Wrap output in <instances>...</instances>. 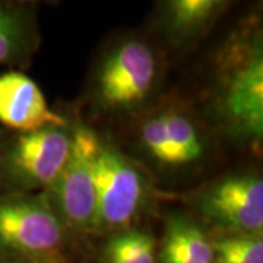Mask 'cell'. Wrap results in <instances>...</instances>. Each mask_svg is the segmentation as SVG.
<instances>
[{
    "label": "cell",
    "mask_w": 263,
    "mask_h": 263,
    "mask_svg": "<svg viewBox=\"0 0 263 263\" xmlns=\"http://www.w3.org/2000/svg\"><path fill=\"white\" fill-rule=\"evenodd\" d=\"M100 138L85 124L73 126L72 148L63 168L43 192L66 231L94 234L97 157Z\"/></svg>",
    "instance_id": "5b68a950"
},
{
    "label": "cell",
    "mask_w": 263,
    "mask_h": 263,
    "mask_svg": "<svg viewBox=\"0 0 263 263\" xmlns=\"http://www.w3.org/2000/svg\"><path fill=\"white\" fill-rule=\"evenodd\" d=\"M196 205L218 235H263V179L256 171H237L212 181Z\"/></svg>",
    "instance_id": "8992f818"
},
{
    "label": "cell",
    "mask_w": 263,
    "mask_h": 263,
    "mask_svg": "<svg viewBox=\"0 0 263 263\" xmlns=\"http://www.w3.org/2000/svg\"><path fill=\"white\" fill-rule=\"evenodd\" d=\"M0 123L19 133L70 124L48 105L37 82L18 70L0 75Z\"/></svg>",
    "instance_id": "9c48e42d"
},
{
    "label": "cell",
    "mask_w": 263,
    "mask_h": 263,
    "mask_svg": "<svg viewBox=\"0 0 263 263\" xmlns=\"http://www.w3.org/2000/svg\"><path fill=\"white\" fill-rule=\"evenodd\" d=\"M211 105L219 127L237 143L263 138V22L254 9L228 31L212 60Z\"/></svg>",
    "instance_id": "6da1fadb"
},
{
    "label": "cell",
    "mask_w": 263,
    "mask_h": 263,
    "mask_svg": "<svg viewBox=\"0 0 263 263\" xmlns=\"http://www.w3.org/2000/svg\"><path fill=\"white\" fill-rule=\"evenodd\" d=\"M212 247V263H263V235H218Z\"/></svg>",
    "instance_id": "9a60e30c"
},
{
    "label": "cell",
    "mask_w": 263,
    "mask_h": 263,
    "mask_svg": "<svg viewBox=\"0 0 263 263\" xmlns=\"http://www.w3.org/2000/svg\"><path fill=\"white\" fill-rule=\"evenodd\" d=\"M212 237L196 219L173 214L165 221L158 263H212Z\"/></svg>",
    "instance_id": "30bf717a"
},
{
    "label": "cell",
    "mask_w": 263,
    "mask_h": 263,
    "mask_svg": "<svg viewBox=\"0 0 263 263\" xmlns=\"http://www.w3.org/2000/svg\"><path fill=\"white\" fill-rule=\"evenodd\" d=\"M40 44L28 6L0 0V65H27Z\"/></svg>",
    "instance_id": "8fae6325"
},
{
    "label": "cell",
    "mask_w": 263,
    "mask_h": 263,
    "mask_svg": "<svg viewBox=\"0 0 263 263\" xmlns=\"http://www.w3.org/2000/svg\"><path fill=\"white\" fill-rule=\"evenodd\" d=\"M165 50L141 31L113 37L97 56L89 94L97 110L114 116L143 113L160 89Z\"/></svg>",
    "instance_id": "7a4b0ae2"
},
{
    "label": "cell",
    "mask_w": 263,
    "mask_h": 263,
    "mask_svg": "<svg viewBox=\"0 0 263 263\" xmlns=\"http://www.w3.org/2000/svg\"><path fill=\"white\" fill-rule=\"evenodd\" d=\"M104 263H158L157 240L138 227L113 233L104 246Z\"/></svg>",
    "instance_id": "4fadbf2b"
},
{
    "label": "cell",
    "mask_w": 263,
    "mask_h": 263,
    "mask_svg": "<svg viewBox=\"0 0 263 263\" xmlns=\"http://www.w3.org/2000/svg\"><path fill=\"white\" fill-rule=\"evenodd\" d=\"M3 2H9V3H16V5H34V3H40V2H56V0H3Z\"/></svg>",
    "instance_id": "e0dca14e"
},
{
    "label": "cell",
    "mask_w": 263,
    "mask_h": 263,
    "mask_svg": "<svg viewBox=\"0 0 263 263\" xmlns=\"http://www.w3.org/2000/svg\"><path fill=\"white\" fill-rule=\"evenodd\" d=\"M0 263H47L35 260V259H25V257H0Z\"/></svg>",
    "instance_id": "2e32d148"
},
{
    "label": "cell",
    "mask_w": 263,
    "mask_h": 263,
    "mask_svg": "<svg viewBox=\"0 0 263 263\" xmlns=\"http://www.w3.org/2000/svg\"><path fill=\"white\" fill-rule=\"evenodd\" d=\"M136 143L148 160L162 170H179L167 136L161 108L143 113L136 127Z\"/></svg>",
    "instance_id": "5bb4252c"
},
{
    "label": "cell",
    "mask_w": 263,
    "mask_h": 263,
    "mask_svg": "<svg viewBox=\"0 0 263 263\" xmlns=\"http://www.w3.org/2000/svg\"><path fill=\"white\" fill-rule=\"evenodd\" d=\"M72 135L70 124L19 133L5 158L6 174L19 193L46 192L50 187L69 157Z\"/></svg>",
    "instance_id": "52a82bcc"
},
{
    "label": "cell",
    "mask_w": 263,
    "mask_h": 263,
    "mask_svg": "<svg viewBox=\"0 0 263 263\" xmlns=\"http://www.w3.org/2000/svg\"><path fill=\"white\" fill-rule=\"evenodd\" d=\"M66 233L43 192L0 199V257L67 263Z\"/></svg>",
    "instance_id": "3957f363"
},
{
    "label": "cell",
    "mask_w": 263,
    "mask_h": 263,
    "mask_svg": "<svg viewBox=\"0 0 263 263\" xmlns=\"http://www.w3.org/2000/svg\"><path fill=\"white\" fill-rule=\"evenodd\" d=\"M234 0H155L152 37L167 51L197 47Z\"/></svg>",
    "instance_id": "ba28073f"
},
{
    "label": "cell",
    "mask_w": 263,
    "mask_h": 263,
    "mask_svg": "<svg viewBox=\"0 0 263 263\" xmlns=\"http://www.w3.org/2000/svg\"><path fill=\"white\" fill-rule=\"evenodd\" d=\"M149 196V181L141 167L113 143L100 139L94 234L110 235L133 228Z\"/></svg>",
    "instance_id": "277c9868"
},
{
    "label": "cell",
    "mask_w": 263,
    "mask_h": 263,
    "mask_svg": "<svg viewBox=\"0 0 263 263\" xmlns=\"http://www.w3.org/2000/svg\"><path fill=\"white\" fill-rule=\"evenodd\" d=\"M160 108L179 170L203 160L206 154V139L196 119L183 107L165 105Z\"/></svg>",
    "instance_id": "7c38bea8"
}]
</instances>
